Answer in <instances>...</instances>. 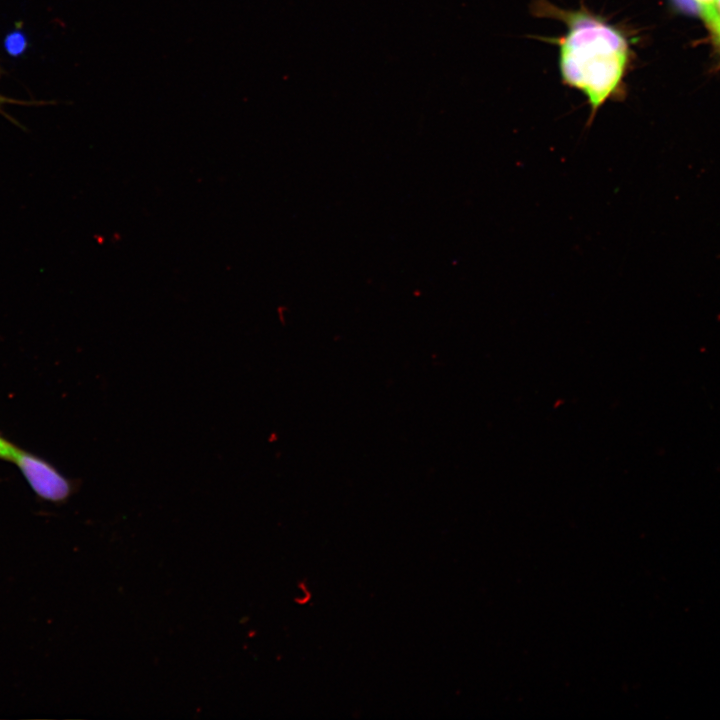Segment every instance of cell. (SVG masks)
Here are the masks:
<instances>
[{
    "label": "cell",
    "instance_id": "1",
    "mask_svg": "<svg viewBox=\"0 0 720 720\" xmlns=\"http://www.w3.org/2000/svg\"><path fill=\"white\" fill-rule=\"evenodd\" d=\"M541 15L563 21L567 27L559 45L562 81L584 94L590 106L588 125L608 101L623 94V80L630 58L624 34L587 9L564 10L542 1Z\"/></svg>",
    "mask_w": 720,
    "mask_h": 720
},
{
    "label": "cell",
    "instance_id": "2",
    "mask_svg": "<svg viewBox=\"0 0 720 720\" xmlns=\"http://www.w3.org/2000/svg\"><path fill=\"white\" fill-rule=\"evenodd\" d=\"M9 461L17 465L31 488L41 498L63 502L71 495L73 486L70 480L37 456L15 446Z\"/></svg>",
    "mask_w": 720,
    "mask_h": 720
},
{
    "label": "cell",
    "instance_id": "3",
    "mask_svg": "<svg viewBox=\"0 0 720 720\" xmlns=\"http://www.w3.org/2000/svg\"><path fill=\"white\" fill-rule=\"evenodd\" d=\"M702 15L705 18L706 22L710 25L711 29L713 30V32L717 36V39L720 42V12L718 11L717 7L704 11Z\"/></svg>",
    "mask_w": 720,
    "mask_h": 720
},
{
    "label": "cell",
    "instance_id": "4",
    "mask_svg": "<svg viewBox=\"0 0 720 720\" xmlns=\"http://www.w3.org/2000/svg\"><path fill=\"white\" fill-rule=\"evenodd\" d=\"M678 7L690 12V13H701V7L695 0H673Z\"/></svg>",
    "mask_w": 720,
    "mask_h": 720
},
{
    "label": "cell",
    "instance_id": "5",
    "mask_svg": "<svg viewBox=\"0 0 720 720\" xmlns=\"http://www.w3.org/2000/svg\"><path fill=\"white\" fill-rule=\"evenodd\" d=\"M14 445L0 437V458L9 460L13 451Z\"/></svg>",
    "mask_w": 720,
    "mask_h": 720
},
{
    "label": "cell",
    "instance_id": "6",
    "mask_svg": "<svg viewBox=\"0 0 720 720\" xmlns=\"http://www.w3.org/2000/svg\"><path fill=\"white\" fill-rule=\"evenodd\" d=\"M701 7V13L704 10L716 7V0H695Z\"/></svg>",
    "mask_w": 720,
    "mask_h": 720
},
{
    "label": "cell",
    "instance_id": "7",
    "mask_svg": "<svg viewBox=\"0 0 720 720\" xmlns=\"http://www.w3.org/2000/svg\"><path fill=\"white\" fill-rule=\"evenodd\" d=\"M8 102H14V101L0 95V110H1L2 106Z\"/></svg>",
    "mask_w": 720,
    "mask_h": 720
},
{
    "label": "cell",
    "instance_id": "8",
    "mask_svg": "<svg viewBox=\"0 0 720 720\" xmlns=\"http://www.w3.org/2000/svg\"><path fill=\"white\" fill-rule=\"evenodd\" d=\"M716 7L718 11L720 12V0H716Z\"/></svg>",
    "mask_w": 720,
    "mask_h": 720
}]
</instances>
